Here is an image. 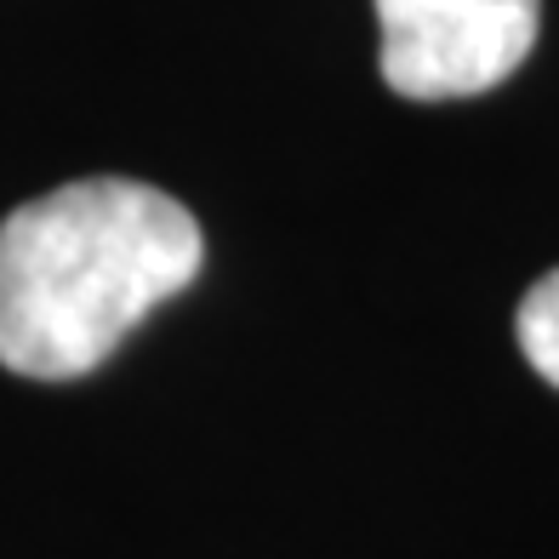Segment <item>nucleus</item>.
Listing matches in <instances>:
<instances>
[{
	"label": "nucleus",
	"instance_id": "obj_1",
	"mask_svg": "<svg viewBox=\"0 0 559 559\" xmlns=\"http://www.w3.org/2000/svg\"><path fill=\"white\" fill-rule=\"evenodd\" d=\"M206 240L183 200L138 177L74 183L0 223V366L74 383L194 286Z\"/></svg>",
	"mask_w": 559,
	"mask_h": 559
},
{
	"label": "nucleus",
	"instance_id": "obj_2",
	"mask_svg": "<svg viewBox=\"0 0 559 559\" xmlns=\"http://www.w3.org/2000/svg\"><path fill=\"white\" fill-rule=\"evenodd\" d=\"M383 81L417 104L491 92L537 46L543 0H377Z\"/></svg>",
	"mask_w": 559,
	"mask_h": 559
},
{
	"label": "nucleus",
	"instance_id": "obj_3",
	"mask_svg": "<svg viewBox=\"0 0 559 559\" xmlns=\"http://www.w3.org/2000/svg\"><path fill=\"white\" fill-rule=\"evenodd\" d=\"M514 337H520V354L537 366V377H548V383L559 389V269L543 274L537 286L520 297Z\"/></svg>",
	"mask_w": 559,
	"mask_h": 559
}]
</instances>
